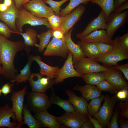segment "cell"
<instances>
[{
	"label": "cell",
	"instance_id": "6da1fadb",
	"mask_svg": "<svg viewBox=\"0 0 128 128\" xmlns=\"http://www.w3.org/2000/svg\"><path fill=\"white\" fill-rule=\"evenodd\" d=\"M0 40L1 44L0 59L3 68L1 74L5 78L11 80L18 74L14 64L15 56L18 52L25 50L27 46L21 40L12 41L0 34Z\"/></svg>",
	"mask_w": 128,
	"mask_h": 128
},
{
	"label": "cell",
	"instance_id": "7a4b0ae2",
	"mask_svg": "<svg viewBox=\"0 0 128 128\" xmlns=\"http://www.w3.org/2000/svg\"><path fill=\"white\" fill-rule=\"evenodd\" d=\"M26 24L33 26L43 25L49 29L51 28L47 18L37 17L22 7L17 10L15 23L17 32L15 33L22 32L23 27L24 25Z\"/></svg>",
	"mask_w": 128,
	"mask_h": 128
},
{
	"label": "cell",
	"instance_id": "3957f363",
	"mask_svg": "<svg viewBox=\"0 0 128 128\" xmlns=\"http://www.w3.org/2000/svg\"><path fill=\"white\" fill-rule=\"evenodd\" d=\"M112 51L109 53L101 56L95 60L104 65L110 67L118 65V62L128 59V51L125 49L121 45L119 36L114 40Z\"/></svg>",
	"mask_w": 128,
	"mask_h": 128
},
{
	"label": "cell",
	"instance_id": "277c9868",
	"mask_svg": "<svg viewBox=\"0 0 128 128\" xmlns=\"http://www.w3.org/2000/svg\"><path fill=\"white\" fill-rule=\"evenodd\" d=\"M104 101L98 112L93 116L97 119L103 128H106L113 114V110L119 99L115 95L110 97L109 95L104 96Z\"/></svg>",
	"mask_w": 128,
	"mask_h": 128
},
{
	"label": "cell",
	"instance_id": "5b68a950",
	"mask_svg": "<svg viewBox=\"0 0 128 128\" xmlns=\"http://www.w3.org/2000/svg\"><path fill=\"white\" fill-rule=\"evenodd\" d=\"M45 93L32 91L28 94L27 102L31 110L35 113L47 110L52 105Z\"/></svg>",
	"mask_w": 128,
	"mask_h": 128
},
{
	"label": "cell",
	"instance_id": "8992f818",
	"mask_svg": "<svg viewBox=\"0 0 128 128\" xmlns=\"http://www.w3.org/2000/svg\"><path fill=\"white\" fill-rule=\"evenodd\" d=\"M98 62L95 60L84 57L73 64V66L77 72L82 74L103 72L112 68V67L102 66Z\"/></svg>",
	"mask_w": 128,
	"mask_h": 128
},
{
	"label": "cell",
	"instance_id": "52a82bcc",
	"mask_svg": "<svg viewBox=\"0 0 128 128\" xmlns=\"http://www.w3.org/2000/svg\"><path fill=\"white\" fill-rule=\"evenodd\" d=\"M57 120L61 124L72 128H80L83 123L89 119L87 114L75 111L65 112L60 117H55Z\"/></svg>",
	"mask_w": 128,
	"mask_h": 128
},
{
	"label": "cell",
	"instance_id": "ba28073f",
	"mask_svg": "<svg viewBox=\"0 0 128 128\" xmlns=\"http://www.w3.org/2000/svg\"><path fill=\"white\" fill-rule=\"evenodd\" d=\"M34 16L40 18H47L55 13L50 7L47 6L44 0H31L22 5Z\"/></svg>",
	"mask_w": 128,
	"mask_h": 128
},
{
	"label": "cell",
	"instance_id": "9c48e42d",
	"mask_svg": "<svg viewBox=\"0 0 128 128\" xmlns=\"http://www.w3.org/2000/svg\"><path fill=\"white\" fill-rule=\"evenodd\" d=\"M82 74L75 69L73 66V55L69 51L67 59L63 67L57 71L56 76L54 79V84H56L63 82L67 78L77 77H82Z\"/></svg>",
	"mask_w": 128,
	"mask_h": 128
},
{
	"label": "cell",
	"instance_id": "30bf717a",
	"mask_svg": "<svg viewBox=\"0 0 128 128\" xmlns=\"http://www.w3.org/2000/svg\"><path fill=\"white\" fill-rule=\"evenodd\" d=\"M69 51L64 40L53 37L43 55L46 56H57L65 58L67 57Z\"/></svg>",
	"mask_w": 128,
	"mask_h": 128
},
{
	"label": "cell",
	"instance_id": "8fae6325",
	"mask_svg": "<svg viewBox=\"0 0 128 128\" xmlns=\"http://www.w3.org/2000/svg\"><path fill=\"white\" fill-rule=\"evenodd\" d=\"M26 86L21 90L13 92L10 98L12 103L11 107L15 114V121L19 124H23V119L22 114L24 98L25 95L28 93Z\"/></svg>",
	"mask_w": 128,
	"mask_h": 128
},
{
	"label": "cell",
	"instance_id": "7c38bea8",
	"mask_svg": "<svg viewBox=\"0 0 128 128\" xmlns=\"http://www.w3.org/2000/svg\"><path fill=\"white\" fill-rule=\"evenodd\" d=\"M128 19V10L123 12L115 14L113 12L110 15L107 23L106 32L108 35L112 38L116 31L123 26Z\"/></svg>",
	"mask_w": 128,
	"mask_h": 128
},
{
	"label": "cell",
	"instance_id": "4fadbf2b",
	"mask_svg": "<svg viewBox=\"0 0 128 128\" xmlns=\"http://www.w3.org/2000/svg\"><path fill=\"white\" fill-rule=\"evenodd\" d=\"M43 76L39 73H31L28 81L32 91L45 92L47 89L53 87L54 84V79Z\"/></svg>",
	"mask_w": 128,
	"mask_h": 128
},
{
	"label": "cell",
	"instance_id": "5bb4252c",
	"mask_svg": "<svg viewBox=\"0 0 128 128\" xmlns=\"http://www.w3.org/2000/svg\"><path fill=\"white\" fill-rule=\"evenodd\" d=\"M102 72L105 79L109 82L117 91L123 89H128V83L120 71L112 68L111 69Z\"/></svg>",
	"mask_w": 128,
	"mask_h": 128
},
{
	"label": "cell",
	"instance_id": "9a60e30c",
	"mask_svg": "<svg viewBox=\"0 0 128 128\" xmlns=\"http://www.w3.org/2000/svg\"><path fill=\"white\" fill-rule=\"evenodd\" d=\"M107 23L104 11L102 10L98 16L93 19L89 23L85 29L82 32L78 33L76 36L80 39L91 32L98 29H106Z\"/></svg>",
	"mask_w": 128,
	"mask_h": 128
},
{
	"label": "cell",
	"instance_id": "2e32d148",
	"mask_svg": "<svg viewBox=\"0 0 128 128\" xmlns=\"http://www.w3.org/2000/svg\"><path fill=\"white\" fill-rule=\"evenodd\" d=\"M15 121V114L11 108L8 104L0 106V128H20L22 125L16 121L11 122L10 118Z\"/></svg>",
	"mask_w": 128,
	"mask_h": 128
},
{
	"label": "cell",
	"instance_id": "e0dca14e",
	"mask_svg": "<svg viewBox=\"0 0 128 128\" xmlns=\"http://www.w3.org/2000/svg\"><path fill=\"white\" fill-rule=\"evenodd\" d=\"M85 10V6L80 4L70 13L64 16L62 26L64 29L65 34L80 20Z\"/></svg>",
	"mask_w": 128,
	"mask_h": 128
},
{
	"label": "cell",
	"instance_id": "ac0fdd59",
	"mask_svg": "<svg viewBox=\"0 0 128 128\" xmlns=\"http://www.w3.org/2000/svg\"><path fill=\"white\" fill-rule=\"evenodd\" d=\"M18 9L13 1L11 5L5 10L0 12V20L7 24L12 31V33L16 32L15 23Z\"/></svg>",
	"mask_w": 128,
	"mask_h": 128
},
{
	"label": "cell",
	"instance_id": "d6986e66",
	"mask_svg": "<svg viewBox=\"0 0 128 128\" xmlns=\"http://www.w3.org/2000/svg\"><path fill=\"white\" fill-rule=\"evenodd\" d=\"M81 41L87 43L103 42L113 45L114 40L103 29L96 30L80 39Z\"/></svg>",
	"mask_w": 128,
	"mask_h": 128
},
{
	"label": "cell",
	"instance_id": "ffe728a7",
	"mask_svg": "<svg viewBox=\"0 0 128 128\" xmlns=\"http://www.w3.org/2000/svg\"><path fill=\"white\" fill-rule=\"evenodd\" d=\"M73 29V27L64 36L65 41L68 49L73 55V64L82 58L86 57L83 52L80 46L77 44H75L72 39L71 35Z\"/></svg>",
	"mask_w": 128,
	"mask_h": 128
},
{
	"label": "cell",
	"instance_id": "44dd1931",
	"mask_svg": "<svg viewBox=\"0 0 128 128\" xmlns=\"http://www.w3.org/2000/svg\"><path fill=\"white\" fill-rule=\"evenodd\" d=\"M56 116L51 114L47 110L35 114V118L42 126L49 128H61V124L57 120Z\"/></svg>",
	"mask_w": 128,
	"mask_h": 128
},
{
	"label": "cell",
	"instance_id": "7402d4cb",
	"mask_svg": "<svg viewBox=\"0 0 128 128\" xmlns=\"http://www.w3.org/2000/svg\"><path fill=\"white\" fill-rule=\"evenodd\" d=\"M65 92L69 97V101L73 106L75 111L87 114L88 104L86 100L82 97L76 96L70 89L66 90Z\"/></svg>",
	"mask_w": 128,
	"mask_h": 128
},
{
	"label": "cell",
	"instance_id": "603a6c76",
	"mask_svg": "<svg viewBox=\"0 0 128 128\" xmlns=\"http://www.w3.org/2000/svg\"><path fill=\"white\" fill-rule=\"evenodd\" d=\"M73 89L79 91L81 94L82 97L87 101L100 97L101 96V91L97 87L93 85L87 84L80 86L77 84Z\"/></svg>",
	"mask_w": 128,
	"mask_h": 128
},
{
	"label": "cell",
	"instance_id": "cb8c5ba5",
	"mask_svg": "<svg viewBox=\"0 0 128 128\" xmlns=\"http://www.w3.org/2000/svg\"><path fill=\"white\" fill-rule=\"evenodd\" d=\"M25 50L28 56L27 62L23 68L20 71V73L17 74L14 79L10 81L12 83L16 82L17 84H19L23 82H26L32 73L31 68L34 61L32 58V55L29 54L30 49L27 47Z\"/></svg>",
	"mask_w": 128,
	"mask_h": 128
},
{
	"label": "cell",
	"instance_id": "d4e9b609",
	"mask_svg": "<svg viewBox=\"0 0 128 128\" xmlns=\"http://www.w3.org/2000/svg\"><path fill=\"white\" fill-rule=\"evenodd\" d=\"M32 59L36 61L39 66L40 69L39 73L43 76L46 75L50 79H54L56 76L57 71L59 69L57 66L53 67L44 63L41 60V58L39 55H32Z\"/></svg>",
	"mask_w": 128,
	"mask_h": 128
},
{
	"label": "cell",
	"instance_id": "484cf974",
	"mask_svg": "<svg viewBox=\"0 0 128 128\" xmlns=\"http://www.w3.org/2000/svg\"><path fill=\"white\" fill-rule=\"evenodd\" d=\"M77 44L80 46L83 52L86 56L96 60L101 56L97 47L94 43L79 41Z\"/></svg>",
	"mask_w": 128,
	"mask_h": 128
},
{
	"label": "cell",
	"instance_id": "4316f807",
	"mask_svg": "<svg viewBox=\"0 0 128 128\" xmlns=\"http://www.w3.org/2000/svg\"><path fill=\"white\" fill-rule=\"evenodd\" d=\"M52 92L49 98L50 103L57 105L61 107L66 112H73L75 111L73 105L68 100H64L55 94L53 88H51Z\"/></svg>",
	"mask_w": 128,
	"mask_h": 128
},
{
	"label": "cell",
	"instance_id": "83f0119b",
	"mask_svg": "<svg viewBox=\"0 0 128 128\" xmlns=\"http://www.w3.org/2000/svg\"><path fill=\"white\" fill-rule=\"evenodd\" d=\"M114 0H89L91 2L96 4L100 6L104 12L106 21L108 22L111 14L115 8L114 4Z\"/></svg>",
	"mask_w": 128,
	"mask_h": 128
},
{
	"label": "cell",
	"instance_id": "f1b7e54d",
	"mask_svg": "<svg viewBox=\"0 0 128 128\" xmlns=\"http://www.w3.org/2000/svg\"><path fill=\"white\" fill-rule=\"evenodd\" d=\"M16 33L21 35L23 37L24 43L27 46L37 47L38 44L37 43L38 34L36 30L33 29L29 28L26 29L25 33L16 32Z\"/></svg>",
	"mask_w": 128,
	"mask_h": 128
},
{
	"label": "cell",
	"instance_id": "f546056e",
	"mask_svg": "<svg viewBox=\"0 0 128 128\" xmlns=\"http://www.w3.org/2000/svg\"><path fill=\"white\" fill-rule=\"evenodd\" d=\"M31 110L27 106L23 105L22 114L24 119L23 123L27 125L30 128H40L42 127L41 124L34 117Z\"/></svg>",
	"mask_w": 128,
	"mask_h": 128
},
{
	"label": "cell",
	"instance_id": "4dcf8cb0",
	"mask_svg": "<svg viewBox=\"0 0 128 128\" xmlns=\"http://www.w3.org/2000/svg\"><path fill=\"white\" fill-rule=\"evenodd\" d=\"M87 84L96 85L102 81L105 80L102 72L90 73L82 74L81 77Z\"/></svg>",
	"mask_w": 128,
	"mask_h": 128
},
{
	"label": "cell",
	"instance_id": "1f68e13d",
	"mask_svg": "<svg viewBox=\"0 0 128 128\" xmlns=\"http://www.w3.org/2000/svg\"><path fill=\"white\" fill-rule=\"evenodd\" d=\"M52 30L51 28L49 29L46 32H42L40 34H38L37 37L40 40V42L37 47L40 52H43L48 44L50 38L53 37Z\"/></svg>",
	"mask_w": 128,
	"mask_h": 128
},
{
	"label": "cell",
	"instance_id": "d6a6232c",
	"mask_svg": "<svg viewBox=\"0 0 128 128\" xmlns=\"http://www.w3.org/2000/svg\"><path fill=\"white\" fill-rule=\"evenodd\" d=\"M69 4L60 11L59 16H64L69 14L75 8L82 4L86 5L88 4L89 0H69Z\"/></svg>",
	"mask_w": 128,
	"mask_h": 128
},
{
	"label": "cell",
	"instance_id": "836d02e7",
	"mask_svg": "<svg viewBox=\"0 0 128 128\" xmlns=\"http://www.w3.org/2000/svg\"><path fill=\"white\" fill-rule=\"evenodd\" d=\"M104 95H102L100 97L91 100L88 104V113L91 116H93L99 111L101 103L104 100Z\"/></svg>",
	"mask_w": 128,
	"mask_h": 128
},
{
	"label": "cell",
	"instance_id": "e575fe53",
	"mask_svg": "<svg viewBox=\"0 0 128 128\" xmlns=\"http://www.w3.org/2000/svg\"><path fill=\"white\" fill-rule=\"evenodd\" d=\"M64 16H60L55 14L48 17L50 28L52 30L58 28L62 26Z\"/></svg>",
	"mask_w": 128,
	"mask_h": 128
},
{
	"label": "cell",
	"instance_id": "d590c367",
	"mask_svg": "<svg viewBox=\"0 0 128 128\" xmlns=\"http://www.w3.org/2000/svg\"><path fill=\"white\" fill-rule=\"evenodd\" d=\"M94 43L97 47L101 55L100 56L109 53L113 50V45L103 42H96Z\"/></svg>",
	"mask_w": 128,
	"mask_h": 128
},
{
	"label": "cell",
	"instance_id": "8d00e7d4",
	"mask_svg": "<svg viewBox=\"0 0 128 128\" xmlns=\"http://www.w3.org/2000/svg\"><path fill=\"white\" fill-rule=\"evenodd\" d=\"M69 0H61L59 1H56L53 0H44V1L45 3L50 5L56 15L59 16L61 6Z\"/></svg>",
	"mask_w": 128,
	"mask_h": 128
},
{
	"label": "cell",
	"instance_id": "74e56055",
	"mask_svg": "<svg viewBox=\"0 0 128 128\" xmlns=\"http://www.w3.org/2000/svg\"><path fill=\"white\" fill-rule=\"evenodd\" d=\"M96 86L101 91H107L112 94H116L117 92L112 85L106 80L102 81Z\"/></svg>",
	"mask_w": 128,
	"mask_h": 128
},
{
	"label": "cell",
	"instance_id": "f35d334b",
	"mask_svg": "<svg viewBox=\"0 0 128 128\" xmlns=\"http://www.w3.org/2000/svg\"><path fill=\"white\" fill-rule=\"evenodd\" d=\"M116 106L119 110V114L121 117L128 119V100L124 102H117Z\"/></svg>",
	"mask_w": 128,
	"mask_h": 128
},
{
	"label": "cell",
	"instance_id": "ab89813d",
	"mask_svg": "<svg viewBox=\"0 0 128 128\" xmlns=\"http://www.w3.org/2000/svg\"><path fill=\"white\" fill-rule=\"evenodd\" d=\"M113 114L106 128H119L118 122V118L119 114V111L115 105Z\"/></svg>",
	"mask_w": 128,
	"mask_h": 128
},
{
	"label": "cell",
	"instance_id": "60d3db41",
	"mask_svg": "<svg viewBox=\"0 0 128 128\" xmlns=\"http://www.w3.org/2000/svg\"><path fill=\"white\" fill-rule=\"evenodd\" d=\"M12 31L5 23L0 21V34L7 38L11 37Z\"/></svg>",
	"mask_w": 128,
	"mask_h": 128
},
{
	"label": "cell",
	"instance_id": "b9f144b4",
	"mask_svg": "<svg viewBox=\"0 0 128 128\" xmlns=\"http://www.w3.org/2000/svg\"><path fill=\"white\" fill-rule=\"evenodd\" d=\"M65 32V31L64 28L61 26L56 29L52 30L53 37L57 38L64 40V36Z\"/></svg>",
	"mask_w": 128,
	"mask_h": 128
},
{
	"label": "cell",
	"instance_id": "7bdbcfd3",
	"mask_svg": "<svg viewBox=\"0 0 128 128\" xmlns=\"http://www.w3.org/2000/svg\"><path fill=\"white\" fill-rule=\"evenodd\" d=\"M114 69L119 70L123 73L125 78L128 81V63L112 67Z\"/></svg>",
	"mask_w": 128,
	"mask_h": 128
},
{
	"label": "cell",
	"instance_id": "ee69618b",
	"mask_svg": "<svg viewBox=\"0 0 128 128\" xmlns=\"http://www.w3.org/2000/svg\"><path fill=\"white\" fill-rule=\"evenodd\" d=\"M119 41L122 46L128 51V33L121 36H119Z\"/></svg>",
	"mask_w": 128,
	"mask_h": 128
},
{
	"label": "cell",
	"instance_id": "f6af8a7d",
	"mask_svg": "<svg viewBox=\"0 0 128 128\" xmlns=\"http://www.w3.org/2000/svg\"><path fill=\"white\" fill-rule=\"evenodd\" d=\"M14 84V83H7L2 87L1 89L2 93L4 95L6 96L10 92Z\"/></svg>",
	"mask_w": 128,
	"mask_h": 128
},
{
	"label": "cell",
	"instance_id": "bcb514c9",
	"mask_svg": "<svg viewBox=\"0 0 128 128\" xmlns=\"http://www.w3.org/2000/svg\"><path fill=\"white\" fill-rule=\"evenodd\" d=\"M118 122L119 128H128V119L121 117L119 114L118 118Z\"/></svg>",
	"mask_w": 128,
	"mask_h": 128
},
{
	"label": "cell",
	"instance_id": "7dc6e473",
	"mask_svg": "<svg viewBox=\"0 0 128 128\" xmlns=\"http://www.w3.org/2000/svg\"><path fill=\"white\" fill-rule=\"evenodd\" d=\"M117 93L116 95L119 99L124 100L128 98V89H123L120 90Z\"/></svg>",
	"mask_w": 128,
	"mask_h": 128
},
{
	"label": "cell",
	"instance_id": "c3c4849f",
	"mask_svg": "<svg viewBox=\"0 0 128 128\" xmlns=\"http://www.w3.org/2000/svg\"><path fill=\"white\" fill-rule=\"evenodd\" d=\"M128 9V1L125 2L118 8H116L114 11L113 12L115 14H117L121 13L124 10Z\"/></svg>",
	"mask_w": 128,
	"mask_h": 128
},
{
	"label": "cell",
	"instance_id": "681fc988",
	"mask_svg": "<svg viewBox=\"0 0 128 128\" xmlns=\"http://www.w3.org/2000/svg\"><path fill=\"white\" fill-rule=\"evenodd\" d=\"M89 119L93 124L95 128H103V127L99 121L96 119L93 118L88 113L87 114Z\"/></svg>",
	"mask_w": 128,
	"mask_h": 128
},
{
	"label": "cell",
	"instance_id": "f907efd6",
	"mask_svg": "<svg viewBox=\"0 0 128 128\" xmlns=\"http://www.w3.org/2000/svg\"><path fill=\"white\" fill-rule=\"evenodd\" d=\"M81 128H94V127L89 119L86 120L83 124Z\"/></svg>",
	"mask_w": 128,
	"mask_h": 128
},
{
	"label": "cell",
	"instance_id": "816d5d0a",
	"mask_svg": "<svg viewBox=\"0 0 128 128\" xmlns=\"http://www.w3.org/2000/svg\"><path fill=\"white\" fill-rule=\"evenodd\" d=\"M127 1L128 0H114V3L115 8L118 7L123 3Z\"/></svg>",
	"mask_w": 128,
	"mask_h": 128
},
{
	"label": "cell",
	"instance_id": "f5cc1de1",
	"mask_svg": "<svg viewBox=\"0 0 128 128\" xmlns=\"http://www.w3.org/2000/svg\"><path fill=\"white\" fill-rule=\"evenodd\" d=\"M15 5L16 8L19 9L23 7L22 5V0H14Z\"/></svg>",
	"mask_w": 128,
	"mask_h": 128
},
{
	"label": "cell",
	"instance_id": "db71d44e",
	"mask_svg": "<svg viewBox=\"0 0 128 128\" xmlns=\"http://www.w3.org/2000/svg\"><path fill=\"white\" fill-rule=\"evenodd\" d=\"M8 7L4 3H0V12H3L6 10Z\"/></svg>",
	"mask_w": 128,
	"mask_h": 128
},
{
	"label": "cell",
	"instance_id": "11a10c76",
	"mask_svg": "<svg viewBox=\"0 0 128 128\" xmlns=\"http://www.w3.org/2000/svg\"><path fill=\"white\" fill-rule=\"evenodd\" d=\"M13 0H4V3L8 7L12 4Z\"/></svg>",
	"mask_w": 128,
	"mask_h": 128
},
{
	"label": "cell",
	"instance_id": "9f6ffc18",
	"mask_svg": "<svg viewBox=\"0 0 128 128\" xmlns=\"http://www.w3.org/2000/svg\"><path fill=\"white\" fill-rule=\"evenodd\" d=\"M31 0H22V5L27 3Z\"/></svg>",
	"mask_w": 128,
	"mask_h": 128
},
{
	"label": "cell",
	"instance_id": "6f0895ef",
	"mask_svg": "<svg viewBox=\"0 0 128 128\" xmlns=\"http://www.w3.org/2000/svg\"><path fill=\"white\" fill-rule=\"evenodd\" d=\"M0 64V75L1 74L3 71V68L2 67H1Z\"/></svg>",
	"mask_w": 128,
	"mask_h": 128
},
{
	"label": "cell",
	"instance_id": "680465c9",
	"mask_svg": "<svg viewBox=\"0 0 128 128\" xmlns=\"http://www.w3.org/2000/svg\"><path fill=\"white\" fill-rule=\"evenodd\" d=\"M1 44L0 40V55L1 53ZM0 64H1V63L0 62Z\"/></svg>",
	"mask_w": 128,
	"mask_h": 128
},
{
	"label": "cell",
	"instance_id": "91938a15",
	"mask_svg": "<svg viewBox=\"0 0 128 128\" xmlns=\"http://www.w3.org/2000/svg\"><path fill=\"white\" fill-rule=\"evenodd\" d=\"M2 93L1 89H0V96L1 95Z\"/></svg>",
	"mask_w": 128,
	"mask_h": 128
},
{
	"label": "cell",
	"instance_id": "94428289",
	"mask_svg": "<svg viewBox=\"0 0 128 128\" xmlns=\"http://www.w3.org/2000/svg\"><path fill=\"white\" fill-rule=\"evenodd\" d=\"M3 0H0V3H2Z\"/></svg>",
	"mask_w": 128,
	"mask_h": 128
}]
</instances>
